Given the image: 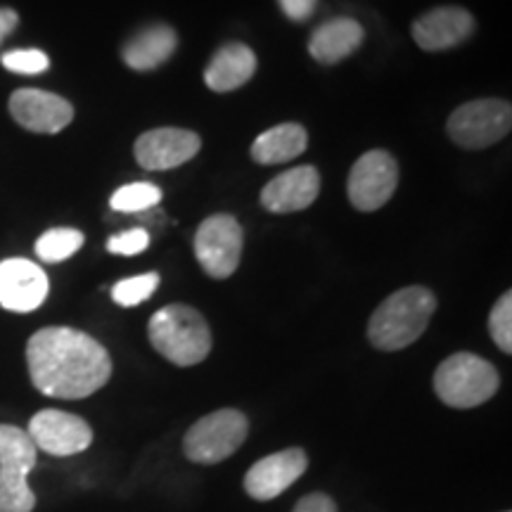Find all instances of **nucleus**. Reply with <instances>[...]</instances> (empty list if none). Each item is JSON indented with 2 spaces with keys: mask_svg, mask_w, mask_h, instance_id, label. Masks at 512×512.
I'll return each instance as SVG.
<instances>
[{
  "mask_svg": "<svg viewBox=\"0 0 512 512\" xmlns=\"http://www.w3.org/2000/svg\"><path fill=\"white\" fill-rule=\"evenodd\" d=\"M34 387L53 399H86L112 377V358L98 339L74 328H43L27 344Z\"/></svg>",
  "mask_w": 512,
  "mask_h": 512,
  "instance_id": "1",
  "label": "nucleus"
},
{
  "mask_svg": "<svg viewBox=\"0 0 512 512\" xmlns=\"http://www.w3.org/2000/svg\"><path fill=\"white\" fill-rule=\"evenodd\" d=\"M437 311V297L427 287L413 285L389 294L368 323V339L380 351H399L418 342Z\"/></svg>",
  "mask_w": 512,
  "mask_h": 512,
  "instance_id": "2",
  "label": "nucleus"
},
{
  "mask_svg": "<svg viewBox=\"0 0 512 512\" xmlns=\"http://www.w3.org/2000/svg\"><path fill=\"white\" fill-rule=\"evenodd\" d=\"M152 347L174 366L188 368L202 363L211 351L207 320L188 304H169L159 309L147 325Z\"/></svg>",
  "mask_w": 512,
  "mask_h": 512,
  "instance_id": "3",
  "label": "nucleus"
},
{
  "mask_svg": "<svg viewBox=\"0 0 512 512\" xmlns=\"http://www.w3.org/2000/svg\"><path fill=\"white\" fill-rule=\"evenodd\" d=\"M501 387L498 370L489 361L470 351H458L448 356L434 373V392L446 406L477 408L486 403Z\"/></svg>",
  "mask_w": 512,
  "mask_h": 512,
  "instance_id": "4",
  "label": "nucleus"
},
{
  "mask_svg": "<svg viewBox=\"0 0 512 512\" xmlns=\"http://www.w3.org/2000/svg\"><path fill=\"white\" fill-rule=\"evenodd\" d=\"M249 420L235 408H221L204 415L185 432L183 453L190 463L216 465L233 456L245 444Z\"/></svg>",
  "mask_w": 512,
  "mask_h": 512,
  "instance_id": "5",
  "label": "nucleus"
},
{
  "mask_svg": "<svg viewBox=\"0 0 512 512\" xmlns=\"http://www.w3.org/2000/svg\"><path fill=\"white\" fill-rule=\"evenodd\" d=\"M512 110L505 100H475L460 105L448 117L446 131L451 140L465 150H484L510 133Z\"/></svg>",
  "mask_w": 512,
  "mask_h": 512,
  "instance_id": "6",
  "label": "nucleus"
},
{
  "mask_svg": "<svg viewBox=\"0 0 512 512\" xmlns=\"http://www.w3.org/2000/svg\"><path fill=\"white\" fill-rule=\"evenodd\" d=\"M242 226L235 216L214 214L202 221L195 233V254L204 273L214 280H226L238 271L242 256Z\"/></svg>",
  "mask_w": 512,
  "mask_h": 512,
  "instance_id": "7",
  "label": "nucleus"
},
{
  "mask_svg": "<svg viewBox=\"0 0 512 512\" xmlns=\"http://www.w3.org/2000/svg\"><path fill=\"white\" fill-rule=\"evenodd\" d=\"M399 183V164L384 150H370L351 166L347 192L358 211H375L392 200Z\"/></svg>",
  "mask_w": 512,
  "mask_h": 512,
  "instance_id": "8",
  "label": "nucleus"
},
{
  "mask_svg": "<svg viewBox=\"0 0 512 512\" xmlns=\"http://www.w3.org/2000/svg\"><path fill=\"white\" fill-rule=\"evenodd\" d=\"M27 434L38 451L50 453V456L57 458L76 456V453H83L93 444L91 425L79 418V415L57 411V408L38 411L29 420Z\"/></svg>",
  "mask_w": 512,
  "mask_h": 512,
  "instance_id": "9",
  "label": "nucleus"
},
{
  "mask_svg": "<svg viewBox=\"0 0 512 512\" xmlns=\"http://www.w3.org/2000/svg\"><path fill=\"white\" fill-rule=\"evenodd\" d=\"M309 467V456L304 448H283L271 456L256 460L245 475V491L254 501H273L285 494L290 486L302 479Z\"/></svg>",
  "mask_w": 512,
  "mask_h": 512,
  "instance_id": "10",
  "label": "nucleus"
},
{
  "mask_svg": "<svg viewBox=\"0 0 512 512\" xmlns=\"http://www.w3.org/2000/svg\"><path fill=\"white\" fill-rule=\"evenodd\" d=\"M8 107L12 119L31 133H60L74 119L72 102L38 88H19L10 95Z\"/></svg>",
  "mask_w": 512,
  "mask_h": 512,
  "instance_id": "11",
  "label": "nucleus"
},
{
  "mask_svg": "<svg viewBox=\"0 0 512 512\" xmlns=\"http://www.w3.org/2000/svg\"><path fill=\"white\" fill-rule=\"evenodd\" d=\"M48 275L29 259L0 261V306L12 313H31L46 302Z\"/></svg>",
  "mask_w": 512,
  "mask_h": 512,
  "instance_id": "12",
  "label": "nucleus"
},
{
  "mask_svg": "<svg viewBox=\"0 0 512 512\" xmlns=\"http://www.w3.org/2000/svg\"><path fill=\"white\" fill-rule=\"evenodd\" d=\"M200 147V136L188 128H155L136 140V159L147 171H166L190 162Z\"/></svg>",
  "mask_w": 512,
  "mask_h": 512,
  "instance_id": "13",
  "label": "nucleus"
},
{
  "mask_svg": "<svg viewBox=\"0 0 512 512\" xmlns=\"http://www.w3.org/2000/svg\"><path fill=\"white\" fill-rule=\"evenodd\" d=\"M320 192V174L316 166H294L285 174L275 176L261 190V204L273 214H294L311 207Z\"/></svg>",
  "mask_w": 512,
  "mask_h": 512,
  "instance_id": "14",
  "label": "nucleus"
},
{
  "mask_svg": "<svg viewBox=\"0 0 512 512\" xmlns=\"http://www.w3.org/2000/svg\"><path fill=\"white\" fill-rule=\"evenodd\" d=\"M472 31H475V19L463 8H437L413 24L415 43L430 53L456 48L472 36Z\"/></svg>",
  "mask_w": 512,
  "mask_h": 512,
  "instance_id": "15",
  "label": "nucleus"
},
{
  "mask_svg": "<svg viewBox=\"0 0 512 512\" xmlns=\"http://www.w3.org/2000/svg\"><path fill=\"white\" fill-rule=\"evenodd\" d=\"M256 72V55L245 43H226L204 69V81L214 93H230L245 86Z\"/></svg>",
  "mask_w": 512,
  "mask_h": 512,
  "instance_id": "16",
  "label": "nucleus"
},
{
  "mask_svg": "<svg viewBox=\"0 0 512 512\" xmlns=\"http://www.w3.org/2000/svg\"><path fill=\"white\" fill-rule=\"evenodd\" d=\"M363 27L351 17H337L320 24L309 41V53L320 64H337L356 53L363 43Z\"/></svg>",
  "mask_w": 512,
  "mask_h": 512,
  "instance_id": "17",
  "label": "nucleus"
},
{
  "mask_svg": "<svg viewBox=\"0 0 512 512\" xmlns=\"http://www.w3.org/2000/svg\"><path fill=\"white\" fill-rule=\"evenodd\" d=\"M178 46L176 31L166 24H155L138 31L131 41L121 50V60H124L133 72H150V69L159 67L174 55Z\"/></svg>",
  "mask_w": 512,
  "mask_h": 512,
  "instance_id": "18",
  "label": "nucleus"
},
{
  "mask_svg": "<svg viewBox=\"0 0 512 512\" xmlns=\"http://www.w3.org/2000/svg\"><path fill=\"white\" fill-rule=\"evenodd\" d=\"M309 145V133L302 124H278L261 133L252 143L256 164H283L297 159Z\"/></svg>",
  "mask_w": 512,
  "mask_h": 512,
  "instance_id": "19",
  "label": "nucleus"
},
{
  "mask_svg": "<svg viewBox=\"0 0 512 512\" xmlns=\"http://www.w3.org/2000/svg\"><path fill=\"white\" fill-rule=\"evenodd\" d=\"M36 458L38 448L27 430L15 425H0V470L29 477V472L36 467Z\"/></svg>",
  "mask_w": 512,
  "mask_h": 512,
  "instance_id": "20",
  "label": "nucleus"
},
{
  "mask_svg": "<svg viewBox=\"0 0 512 512\" xmlns=\"http://www.w3.org/2000/svg\"><path fill=\"white\" fill-rule=\"evenodd\" d=\"M81 247L83 233L76 228H53L36 240L38 259L48 261V264H57V261L69 259V256L79 252Z\"/></svg>",
  "mask_w": 512,
  "mask_h": 512,
  "instance_id": "21",
  "label": "nucleus"
},
{
  "mask_svg": "<svg viewBox=\"0 0 512 512\" xmlns=\"http://www.w3.org/2000/svg\"><path fill=\"white\" fill-rule=\"evenodd\" d=\"M36 494L27 477L0 470V512H34Z\"/></svg>",
  "mask_w": 512,
  "mask_h": 512,
  "instance_id": "22",
  "label": "nucleus"
},
{
  "mask_svg": "<svg viewBox=\"0 0 512 512\" xmlns=\"http://www.w3.org/2000/svg\"><path fill=\"white\" fill-rule=\"evenodd\" d=\"M162 202V188H157L155 183H131L119 188L112 195V209L124 211V214H140Z\"/></svg>",
  "mask_w": 512,
  "mask_h": 512,
  "instance_id": "23",
  "label": "nucleus"
},
{
  "mask_svg": "<svg viewBox=\"0 0 512 512\" xmlns=\"http://www.w3.org/2000/svg\"><path fill=\"white\" fill-rule=\"evenodd\" d=\"M159 287V275L157 273H145V275H133V278L119 280L112 287V299L119 306H138L147 302V299L155 294Z\"/></svg>",
  "mask_w": 512,
  "mask_h": 512,
  "instance_id": "24",
  "label": "nucleus"
},
{
  "mask_svg": "<svg viewBox=\"0 0 512 512\" xmlns=\"http://www.w3.org/2000/svg\"><path fill=\"white\" fill-rule=\"evenodd\" d=\"M489 332L503 354L512 351V294L505 292L489 316Z\"/></svg>",
  "mask_w": 512,
  "mask_h": 512,
  "instance_id": "25",
  "label": "nucleus"
},
{
  "mask_svg": "<svg viewBox=\"0 0 512 512\" xmlns=\"http://www.w3.org/2000/svg\"><path fill=\"white\" fill-rule=\"evenodd\" d=\"M3 67L12 74H24V76H36L43 74L50 67L48 55L43 50L29 48V50H10L0 57Z\"/></svg>",
  "mask_w": 512,
  "mask_h": 512,
  "instance_id": "26",
  "label": "nucleus"
},
{
  "mask_svg": "<svg viewBox=\"0 0 512 512\" xmlns=\"http://www.w3.org/2000/svg\"><path fill=\"white\" fill-rule=\"evenodd\" d=\"M147 245H150V235H147L145 228H131L124 230V233L112 235L110 242H107V249L112 254H121V256H133L145 252Z\"/></svg>",
  "mask_w": 512,
  "mask_h": 512,
  "instance_id": "27",
  "label": "nucleus"
},
{
  "mask_svg": "<svg viewBox=\"0 0 512 512\" xmlns=\"http://www.w3.org/2000/svg\"><path fill=\"white\" fill-rule=\"evenodd\" d=\"M292 512H337V503L328 494H309L299 498Z\"/></svg>",
  "mask_w": 512,
  "mask_h": 512,
  "instance_id": "28",
  "label": "nucleus"
},
{
  "mask_svg": "<svg viewBox=\"0 0 512 512\" xmlns=\"http://www.w3.org/2000/svg\"><path fill=\"white\" fill-rule=\"evenodd\" d=\"M280 8L294 22H304L313 15V8H316V0H278Z\"/></svg>",
  "mask_w": 512,
  "mask_h": 512,
  "instance_id": "29",
  "label": "nucleus"
},
{
  "mask_svg": "<svg viewBox=\"0 0 512 512\" xmlns=\"http://www.w3.org/2000/svg\"><path fill=\"white\" fill-rule=\"evenodd\" d=\"M17 24H19V17L15 10L0 8V43H3L5 38H8L12 31L17 29Z\"/></svg>",
  "mask_w": 512,
  "mask_h": 512,
  "instance_id": "30",
  "label": "nucleus"
}]
</instances>
